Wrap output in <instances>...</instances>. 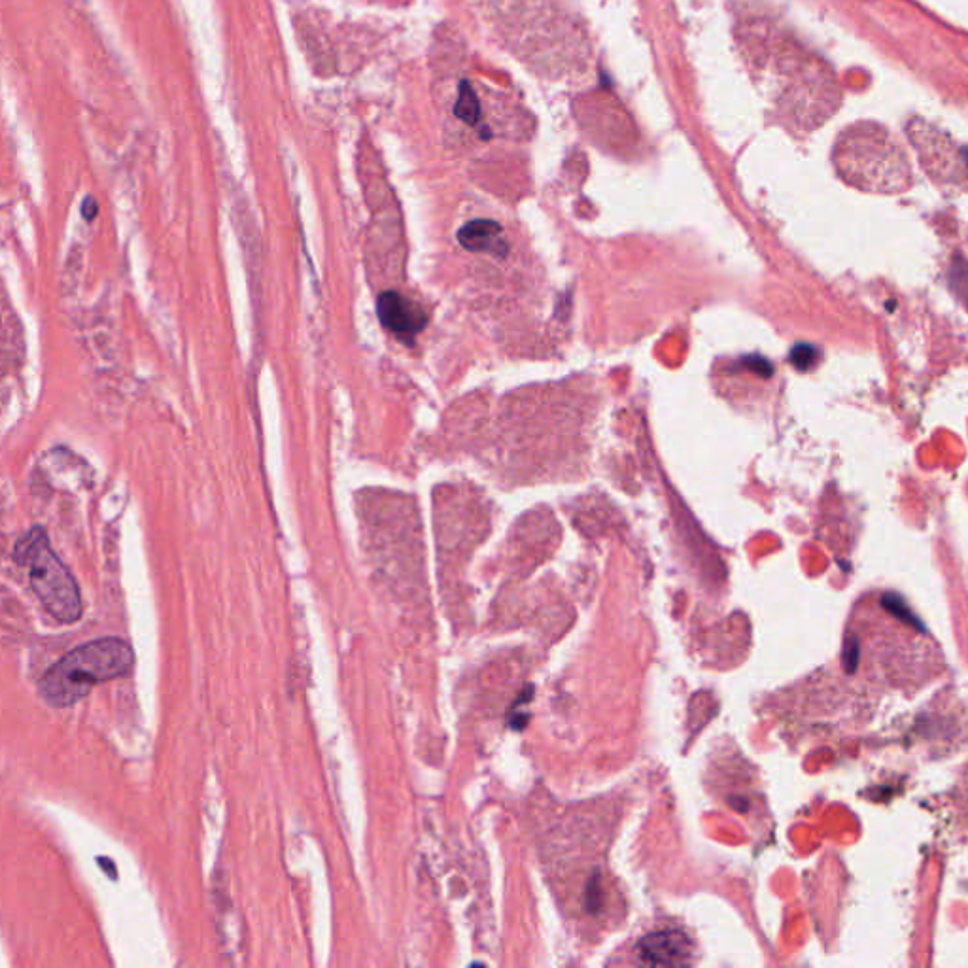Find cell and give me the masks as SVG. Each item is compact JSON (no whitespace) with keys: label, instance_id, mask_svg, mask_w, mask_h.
I'll use <instances>...</instances> for the list:
<instances>
[{"label":"cell","instance_id":"1","mask_svg":"<svg viewBox=\"0 0 968 968\" xmlns=\"http://www.w3.org/2000/svg\"><path fill=\"white\" fill-rule=\"evenodd\" d=\"M135 664L133 649L120 638L89 641L72 649L42 675L40 696L52 708H69L97 685L129 674Z\"/></svg>","mask_w":968,"mask_h":968},{"label":"cell","instance_id":"2","mask_svg":"<svg viewBox=\"0 0 968 968\" xmlns=\"http://www.w3.org/2000/svg\"><path fill=\"white\" fill-rule=\"evenodd\" d=\"M838 171L866 191H902L910 184V165L899 144L876 123H859L842 133L836 146Z\"/></svg>","mask_w":968,"mask_h":968},{"label":"cell","instance_id":"3","mask_svg":"<svg viewBox=\"0 0 968 968\" xmlns=\"http://www.w3.org/2000/svg\"><path fill=\"white\" fill-rule=\"evenodd\" d=\"M14 560L27 571L36 598L55 621L76 623L82 617L78 585L67 566L57 558L44 528L35 526L19 539Z\"/></svg>","mask_w":968,"mask_h":968},{"label":"cell","instance_id":"4","mask_svg":"<svg viewBox=\"0 0 968 968\" xmlns=\"http://www.w3.org/2000/svg\"><path fill=\"white\" fill-rule=\"evenodd\" d=\"M377 316L382 326L403 341L415 339L416 333L426 326V314L398 292H382L377 299Z\"/></svg>","mask_w":968,"mask_h":968},{"label":"cell","instance_id":"5","mask_svg":"<svg viewBox=\"0 0 968 968\" xmlns=\"http://www.w3.org/2000/svg\"><path fill=\"white\" fill-rule=\"evenodd\" d=\"M638 955L647 965H679L687 963L691 955V942L685 934L677 931L649 934L641 940Z\"/></svg>","mask_w":968,"mask_h":968},{"label":"cell","instance_id":"6","mask_svg":"<svg viewBox=\"0 0 968 968\" xmlns=\"http://www.w3.org/2000/svg\"><path fill=\"white\" fill-rule=\"evenodd\" d=\"M460 242L467 250H486L500 242V227L488 220H475L464 225L460 231Z\"/></svg>","mask_w":968,"mask_h":968},{"label":"cell","instance_id":"7","mask_svg":"<svg viewBox=\"0 0 968 968\" xmlns=\"http://www.w3.org/2000/svg\"><path fill=\"white\" fill-rule=\"evenodd\" d=\"M815 356H817V352H815V348H812V346H796L795 350H793V363H795L798 369L806 371V369L813 367V363L817 360Z\"/></svg>","mask_w":968,"mask_h":968},{"label":"cell","instance_id":"8","mask_svg":"<svg viewBox=\"0 0 968 968\" xmlns=\"http://www.w3.org/2000/svg\"><path fill=\"white\" fill-rule=\"evenodd\" d=\"M97 214H99V205H97V201H95L93 197H87L86 201H84V205H82V216H84V220L91 222V220H95V218H97Z\"/></svg>","mask_w":968,"mask_h":968}]
</instances>
